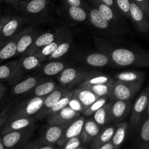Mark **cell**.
<instances>
[{"label": "cell", "mask_w": 149, "mask_h": 149, "mask_svg": "<svg viewBox=\"0 0 149 149\" xmlns=\"http://www.w3.org/2000/svg\"><path fill=\"white\" fill-rule=\"evenodd\" d=\"M58 87L59 86L57 85L56 83L52 80L46 79L32 90L31 91V94L33 97H46Z\"/></svg>", "instance_id": "31"}, {"label": "cell", "mask_w": 149, "mask_h": 149, "mask_svg": "<svg viewBox=\"0 0 149 149\" xmlns=\"http://www.w3.org/2000/svg\"><path fill=\"white\" fill-rule=\"evenodd\" d=\"M74 97L81 102L84 106V110L99 98L90 89L81 87H79L74 90Z\"/></svg>", "instance_id": "27"}, {"label": "cell", "mask_w": 149, "mask_h": 149, "mask_svg": "<svg viewBox=\"0 0 149 149\" xmlns=\"http://www.w3.org/2000/svg\"><path fill=\"white\" fill-rule=\"evenodd\" d=\"M112 79L110 78L109 77L106 75H102L101 74H97L95 75L92 76V77H89L86 80L83 81L79 84V87H88V86L92 85H96V84H104V83L108 82Z\"/></svg>", "instance_id": "39"}, {"label": "cell", "mask_w": 149, "mask_h": 149, "mask_svg": "<svg viewBox=\"0 0 149 149\" xmlns=\"http://www.w3.org/2000/svg\"><path fill=\"white\" fill-rule=\"evenodd\" d=\"M84 116H79L75 119L74 122H71L66 128L63 132L62 138L58 141V144L61 146H63L67 141L74 137L80 136L81 132H82L83 127H84V122H85Z\"/></svg>", "instance_id": "16"}, {"label": "cell", "mask_w": 149, "mask_h": 149, "mask_svg": "<svg viewBox=\"0 0 149 149\" xmlns=\"http://www.w3.org/2000/svg\"><path fill=\"white\" fill-rule=\"evenodd\" d=\"M65 68L66 63L58 60L48 61L46 63L42 64L39 68V71L45 77L59 75Z\"/></svg>", "instance_id": "25"}, {"label": "cell", "mask_w": 149, "mask_h": 149, "mask_svg": "<svg viewBox=\"0 0 149 149\" xmlns=\"http://www.w3.org/2000/svg\"><path fill=\"white\" fill-rule=\"evenodd\" d=\"M114 82L115 80L113 79H112L111 80H110L108 82L104 83V84H96V85L88 86V87H85L92 90L98 97H108L109 98V97H110L111 94L112 93V90H113Z\"/></svg>", "instance_id": "35"}, {"label": "cell", "mask_w": 149, "mask_h": 149, "mask_svg": "<svg viewBox=\"0 0 149 149\" xmlns=\"http://www.w3.org/2000/svg\"><path fill=\"white\" fill-rule=\"evenodd\" d=\"M108 99H109L108 97H99L97 100H96L94 103H92L89 107H87V109L83 111L82 114L86 116H92V115H93L97 111H98L100 108L103 107V106L107 103Z\"/></svg>", "instance_id": "40"}, {"label": "cell", "mask_w": 149, "mask_h": 149, "mask_svg": "<svg viewBox=\"0 0 149 149\" xmlns=\"http://www.w3.org/2000/svg\"><path fill=\"white\" fill-rule=\"evenodd\" d=\"M69 125H49L45 130L41 141L44 144L48 145L58 143L60 139L62 138L65 128Z\"/></svg>", "instance_id": "21"}, {"label": "cell", "mask_w": 149, "mask_h": 149, "mask_svg": "<svg viewBox=\"0 0 149 149\" xmlns=\"http://www.w3.org/2000/svg\"><path fill=\"white\" fill-rule=\"evenodd\" d=\"M97 149H116L115 148L114 146L113 145V143H111V141L107 143L104 144V145L101 146L100 147H99Z\"/></svg>", "instance_id": "48"}, {"label": "cell", "mask_w": 149, "mask_h": 149, "mask_svg": "<svg viewBox=\"0 0 149 149\" xmlns=\"http://www.w3.org/2000/svg\"><path fill=\"white\" fill-rule=\"evenodd\" d=\"M128 128V123L126 122H121L116 125L114 134L111 139V143L115 148H118L125 141L127 135V130Z\"/></svg>", "instance_id": "37"}, {"label": "cell", "mask_w": 149, "mask_h": 149, "mask_svg": "<svg viewBox=\"0 0 149 149\" xmlns=\"http://www.w3.org/2000/svg\"><path fill=\"white\" fill-rule=\"evenodd\" d=\"M31 133V127L22 130L12 131L1 135L5 149H12L24 141Z\"/></svg>", "instance_id": "14"}, {"label": "cell", "mask_w": 149, "mask_h": 149, "mask_svg": "<svg viewBox=\"0 0 149 149\" xmlns=\"http://www.w3.org/2000/svg\"><path fill=\"white\" fill-rule=\"evenodd\" d=\"M148 33H149V32H148ZM148 37H149V35H148Z\"/></svg>", "instance_id": "59"}, {"label": "cell", "mask_w": 149, "mask_h": 149, "mask_svg": "<svg viewBox=\"0 0 149 149\" xmlns=\"http://www.w3.org/2000/svg\"><path fill=\"white\" fill-rule=\"evenodd\" d=\"M45 97H33L21 101L11 109L7 119L19 117H33L42 109Z\"/></svg>", "instance_id": "2"}, {"label": "cell", "mask_w": 149, "mask_h": 149, "mask_svg": "<svg viewBox=\"0 0 149 149\" xmlns=\"http://www.w3.org/2000/svg\"><path fill=\"white\" fill-rule=\"evenodd\" d=\"M34 121L35 119L33 117H19L7 119L1 128V135L12 131L22 130L32 127Z\"/></svg>", "instance_id": "15"}, {"label": "cell", "mask_w": 149, "mask_h": 149, "mask_svg": "<svg viewBox=\"0 0 149 149\" xmlns=\"http://www.w3.org/2000/svg\"><path fill=\"white\" fill-rule=\"evenodd\" d=\"M143 82H125L115 81L109 99L113 100H131L141 90Z\"/></svg>", "instance_id": "4"}, {"label": "cell", "mask_w": 149, "mask_h": 149, "mask_svg": "<svg viewBox=\"0 0 149 149\" xmlns=\"http://www.w3.org/2000/svg\"><path fill=\"white\" fill-rule=\"evenodd\" d=\"M5 42H6V41H0V50H1V47L4 46V45L5 44Z\"/></svg>", "instance_id": "55"}, {"label": "cell", "mask_w": 149, "mask_h": 149, "mask_svg": "<svg viewBox=\"0 0 149 149\" xmlns=\"http://www.w3.org/2000/svg\"><path fill=\"white\" fill-rule=\"evenodd\" d=\"M70 89L68 88V87L59 86L53 92H52L48 95H47L45 97L42 109L38 112L37 114L34 116V119H42L43 118L46 117L48 111L59 101V100L63 96L66 94L67 92Z\"/></svg>", "instance_id": "8"}, {"label": "cell", "mask_w": 149, "mask_h": 149, "mask_svg": "<svg viewBox=\"0 0 149 149\" xmlns=\"http://www.w3.org/2000/svg\"><path fill=\"white\" fill-rule=\"evenodd\" d=\"M0 149H5L4 144H3L2 139H1V136L0 135Z\"/></svg>", "instance_id": "53"}, {"label": "cell", "mask_w": 149, "mask_h": 149, "mask_svg": "<svg viewBox=\"0 0 149 149\" xmlns=\"http://www.w3.org/2000/svg\"><path fill=\"white\" fill-rule=\"evenodd\" d=\"M135 1L149 17V0H132Z\"/></svg>", "instance_id": "45"}, {"label": "cell", "mask_w": 149, "mask_h": 149, "mask_svg": "<svg viewBox=\"0 0 149 149\" xmlns=\"http://www.w3.org/2000/svg\"><path fill=\"white\" fill-rule=\"evenodd\" d=\"M100 1H103V3H105V4H107V5L110 6V7H111V8H113V10H114V11L117 13L118 15H119V17H122V14H121V13H119V10H118L117 7H116V2H115V0H100Z\"/></svg>", "instance_id": "47"}, {"label": "cell", "mask_w": 149, "mask_h": 149, "mask_svg": "<svg viewBox=\"0 0 149 149\" xmlns=\"http://www.w3.org/2000/svg\"><path fill=\"white\" fill-rule=\"evenodd\" d=\"M18 60L0 65V81H10L23 75Z\"/></svg>", "instance_id": "17"}, {"label": "cell", "mask_w": 149, "mask_h": 149, "mask_svg": "<svg viewBox=\"0 0 149 149\" xmlns=\"http://www.w3.org/2000/svg\"><path fill=\"white\" fill-rule=\"evenodd\" d=\"M76 149H84V148H80V147H79V148H76Z\"/></svg>", "instance_id": "56"}, {"label": "cell", "mask_w": 149, "mask_h": 149, "mask_svg": "<svg viewBox=\"0 0 149 149\" xmlns=\"http://www.w3.org/2000/svg\"><path fill=\"white\" fill-rule=\"evenodd\" d=\"M73 43V35L71 32H68L64 39L61 41L60 45H58L56 50L47 59L46 61H52V60H58L65 55L71 48Z\"/></svg>", "instance_id": "28"}, {"label": "cell", "mask_w": 149, "mask_h": 149, "mask_svg": "<svg viewBox=\"0 0 149 149\" xmlns=\"http://www.w3.org/2000/svg\"><path fill=\"white\" fill-rule=\"evenodd\" d=\"M49 0H23L19 6L22 12L27 15H35L43 13L48 7Z\"/></svg>", "instance_id": "18"}, {"label": "cell", "mask_w": 149, "mask_h": 149, "mask_svg": "<svg viewBox=\"0 0 149 149\" xmlns=\"http://www.w3.org/2000/svg\"><path fill=\"white\" fill-rule=\"evenodd\" d=\"M99 74L97 71H87L72 67H67L58 75V81L61 86L71 89L73 86L80 84L89 77Z\"/></svg>", "instance_id": "3"}, {"label": "cell", "mask_w": 149, "mask_h": 149, "mask_svg": "<svg viewBox=\"0 0 149 149\" xmlns=\"http://www.w3.org/2000/svg\"><path fill=\"white\" fill-rule=\"evenodd\" d=\"M81 141L80 136L74 137L68 140L66 143L63 145L62 149H76L79 148L81 144Z\"/></svg>", "instance_id": "42"}, {"label": "cell", "mask_w": 149, "mask_h": 149, "mask_svg": "<svg viewBox=\"0 0 149 149\" xmlns=\"http://www.w3.org/2000/svg\"><path fill=\"white\" fill-rule=\"evenodd\" d=\"M3 85V84H1V82H0V87H1V86H2Z\"/></svg>", "instance_id": "57"}, {"label": "cell", "mask_w": 149, "mask_h": 149, "mask_svg": "<svg viewBox=\"0 0 149 149\" xmlns=\"http://www.w3.org/2000/svg\"><path fill=\"white\" fill-rule=\"evenodd\" d=\"M4 1L9 4H13V5H19L21 0H4Z\"/></svg>", "instance_id": "51"}, {"label": "cell", "mask_w": 149, "mask_h": 149, "mask_svg": "<svg viewBox=\"0 0 149 149\" xmlns=\"http://www.w3.org/2000/svg\"><path fill=\"white\" fill-rule=\"evenodd\" d=\"M21 1H23V0H21Z\"/></svg>", "instance_id": "60"}, {"label": "cell", "mask_w": 149, "mask_h": 149, "mask_svg": "<svg viewBox=\"0 0 149 149\" xmlns=\"http://www.w3.org/2000/svg\"><path fill=\"white\" fill-rule=\"evenodd\" d=\"M80 116L81 113L76 111L68 106L57 113L49 115L47 122L49 125H69Z\"/></svg>", "instance_id": "10"}, {"label": "cell", "mask_w": 149, "mask_h": 149, "mask_svg": "<svg viewBox=\"0 0 149 149\" xmlns=\"http://www.w3.org/2000/svg\"><path fill=\"white\" fill-rule=\"evenodd\" d=\"M37 149H55L53 146H52V145H48V144H45L44 146H42L39 148Z\"/></svg>", "instance_id": "52"}, {"label": "cell", "mask_w": 149, "mask_h": 149, "mask_svg": "<svg viewBox=\"0 0 149 149\" xmlns=\"http://www.w3.org/2000/svg\"><path fill=\"white\" fill-rule=\"evenodd\" d=\"M149 97V86L146 87L142 93L139 95L138 98L132 107L130 115V127L133 129H137L141 125L143 119L146 112L148 107Z\"/></svg>", "instance_id": "5"}, {"label": "cell", "mask_w": 149, "mask_h": 149, "mask_svg": "<svg viewBox=\"0 0 149 149\" xmlns=\"http://www.w3.org/2000/svg\"><path fill=\"white\" fill-rule=\"evenodd\" d=\"M100 51L106 52L116 66L148 68L149 51L136 50L122 47L111 46L106 43H98Z\"/></svg>", "instance_id": "1"}, {"label": "cell", "mask_w": 149, "mask_h": 149, "mask_svg": "<svg viewBox=\"0 0 149 149\" xmlns=\"http://www.w3.org/2000/svg\"><path fill=\"white\" fill-rule=\"evenodd\" d=\"M132 107L130 100H113L111 102V113L112 122L122 121L129 113Z\"/></svg>", "instance_id": "19"}, {"label": "cell", "mask_w": 149, "mask_h": 149, "mask_svg": "<svg viewBox=\"0 0 149 149\" xmlns=\"http://www.w3.org/2000/svg\"><path fill=\"white\" fill-rule=\"evenodd\" d=\"M73 96H74V90L70 89V90L67 92L66 94H65V95L63 96V97L60 99L59 101H58V103H57L49 111H48L47 114V117L49 115L57 113L58 111L62 110L63 109H64V108H65L66 106H68V104H69L70 100L72 98Z\"/></svg>", "instance_id": "38"}, {"label": "cell", "mask_w": 149, "mask_h": 149, "mask_svg": "<svg viewBox=\"0 0 149 149\" xmlns=\"http://www.w3.org/2000/svg\"><path fill=\"white\" fill-rule=\"evenodd\" d=\"M10 111H11V109L10 106H7L1 111H0V130L1 128H2L5 122H7V119L10 116Z\"/></svg>", "instance_id": "44"}, {"label": "cell", "mask_w": 149, "mask_h": 149, "mask_svg": "<svg viewBox=\"0 0 149 149\" xmlns=\"http://www.w3.org/2000/svg\"><path fill=\"white\" fill-rule=\"evenodd\" d=\"M10 17H0V33H1V30H2L3 27H4V24L7 23V20L10 19Z\"/></svg>", "instance_id": "49"}, {"label": "cell", "mask_w": 149, "mask_h": 149, "mask_svg": "<svg viewBox=\"0 0 149 149\" xmlns=\"http://www.w3.org/2000/svg\"><path fill=\"white\" fill-rule=\"evenodd\" d=\"M39 34V31L34 28L28 27L23 29L17 41V56L24 55L33 45Z\"/></svg>", "instance_id": "11"}, {"label": "cell", "mask_w": 149, "mask_h": 149, "mask_svg": "<svg viewBox=\"0 0 149 149\" xmlns=\"http://www.w3.org/2000/svg\"><path fill=\"white\" fill-rule=\"evenodd\" d=\"M145 77L146 74L143 71H126L116 74L113 79L125 82H143Z\"/></svg>", "instance_id": "29"}, {"label": "cell", "mask_w": 149, "mask_h": 149, "mask_svg": "<svg viewBox=\"0 0 149 149\" xmlns=\"http://www.w3.org/2000/svg\"><path fill=\"white\" fill-rule=\"evenodd\" d=\"M1 1H2V0H0V2H1Z\"/></svg>", "instance_id": "58"}, {"label": "cell", "mask_w": 149, "mask_h": 149, "mask_svg": "<svg viewBox=\"0 0 149 149\" xmlns=\"http://www.w3.org/2000/svg\"><path fill=\"white\" fill-rule=\"evenodd\" d=\"M6 92H7V88L4 87V85H2L1 87H0V100H1V99H2V97L4 96Z\"/></svg>", "instance_id": "50"}, {"label": "cell", "mask_w": 149, "mask_h": 149, "mask_svg": "<svg viewBox=\"0 0 149 149\" xmlns=\"http://www.w3.org/2000/svg\"><path fill=\"white\" fill-rule=\"evenodd\" d=\"M78 60L80 62H82L83 63L94 68L116 66L111 59L110 56L103 51L82 54L78 57Z\"/></svg>", "instance_id": "6"}, {"label": "cell", "mask_w": 149, "mask_h": 149, "mask_svg": "<svg viewBox=\"0 0 149 149\" xmlns=\"http://www.w3.org/2000/svg\"><path fill=\"white\" fill-rule=\"evenodd\" d=\"M66 29H65V28L63 27L58 28V29L57 28V29H53V30H50L45 32V33H39L37 36V37L36 38V39H35L33 45L31 46V47L28 49L27 52L23 55H33V54H35L38 50H39L42 47H44L46 45H49L51 42H53L61 33L65 31ZM23 55H22V56H23Z\"/></svg>", "instance_id": "7"}, {"label": "cell", "mask_w": 149, "mask_h": 149, "mask_svg": "<svg viewBox=\"0 0 149 149\" xmlns=\"http://www.w3.org/2000/svg\"><path fill=\"white\" fill-rule=\"evenodd\" d=\"M145 116H149V97H148V107H147V110L146 112V114Z\"/></svg>", "instance_id": "54"}, {"label": "cell", "mask_w": 149, "mask_h": 149, "mask_svg": "<svg viewBox=\"0 0 149 149\" xmlns=\"http://www.w3.org/2000/svg\"><path fill=\"white\" fill-rule=\"evenodd\" d=\"M100 132V126L97 125L94 119L85 120L80 138L82 143H87L93 141Z\"/></svg>", "instance_id": "24"}, {"label": "cell", "mask_w": 149, "mask_h": 149, "mask_svg": "<svg viewBox=\"0 0 149 149\" xmlns=\"http://www.w3.org/2000/svg\"><path fill=\"white\" fill-rule=\"evenodd\" d=\"M47 79L42 76H32L24 79L15 84L12 88V93L15 95H22L29 93L39 84Z\"/></svg>", "instance_id": "12"}, {"label": "cell", "mask_w": 149, "mask_h": 149, "mask_svg": "<svg viewBox=\"0 0 149 149\" xmlns=\"http://www.w3.org/2000/svg\"><path fill=\"white\" fill-rule=\"evenodd\" d=\"M130 20L138 31L143 33L149 32V17L145 12L132 0L130 2Z\"/></svg>", "instance_id": "9"}, {"label": "cell", "mask_w": 149, "mask_h": 149, "mask_svg": "<svg viewBox=\"0 0 149 149\" xmlns=\"http://www.w3.org/2000/svg\"><path fill=\"white\" fill-rule=\"evenodd\" d=\"M70 31L68 29H66L65 31H64L63 33H61L59 36H58L57 39H55L53 42H51L49 45H46L45 47H42V49H40L39 50H38L36 52V55L37 56H39V58L43 59L44 61H46L47 59L56 50V49L58 48V45H60V43L61 42V41L64 39V37L65 36V35L69 32Z\"/></svg>", "instance_id": "30"}, {"label": "cell", "mask_w": 149, "mask_h": 149, "mask_svg": "<svg viewBox=\"0 0 149 149\" xmlns=\"http://www.w3.org/2000/svg\"><path fill=\"white\" fill-rule=\"evenodd\" d=\"M88 13L89 21L95 28L101 31H115L113 25L108 21L95 7L93 6L89 8Z\"/></svg>", "instance_id": "20"}, {"label": "cell", "mask_w": 149, "mask_h": 149, "mask_svg": "<svg viewBox=\"0 0 149 149\" xmlns=\"http://www.w3.org/2000/svg\"><path fill=\"white\" fill-rule=\"evenodd\" d=\"M93 119L100 126H103L112 122L111 113V102L106 103L103 107L97 111L93 114Z\"/></svg>", "instance_id": "34"}, {"label": "cell", "mask_w": 149, "mask_h": 149, "mask_svg": "<svg viewBox=\"0 0 149 149\" xmlns=\"http://www.w3.org/2000/svg\"><path fill=\"white\" fill-rule=\"evenodd\" d=\"M116 128L113 126H109L100 132L95 138L93 141L90 149H97L101 146L111 141Z\"/></svg>", "instance_id": "32"}, {"label": "cell", "mask_w": 149, "mask_h": 149, "mask_svg": "<svg viewBox=\"0 0 149 149\" xmlns=\"http://www.w3.org/2000/svg\"><path fill=\"white\" fill-rule=\"evenodd\" d=\"M88 1L93 4V7H95L100 12V14L108 21L112 23L113 26L120 24V19L122 17H119L117 13L110 6L106 4L103 1H100V0H88Z\"/></svg>", "instance_id": "22"}, {"label": "cell", "mask_w": 149, "mask_h": 149, "mask_svg": "<svg viewBox=\"0 0 149 149\" xmlns=\"http://www.w3.org/2000/svg\"><path fill=\"white\" fill-rule=\"evenodd\" d=\"M140 149L149 148V116H144L139 126Z\"/></svg>", "instance_id": "36"}, {"label": "cell", "mask_w": 149, "mask_h": 149, "mask_svg": "<svg viewBox=\"0 0 149 149\" xmlns=\"http://www.w3.org/2000/svg\"><path fill=\"white\" fill-rule=\"evenodd\" d=\"M25 21L26 20L23 17L16 16L10 17L0 33V41H7L17 34L21 31L20 28L24 24Z\"/></svg>", "instance_id": "13"}, {"label": "cell", "mask_w": 149, "mask_h": 149, "mask_svg": "<svg viewBox=\"0 0 149 149\" xmlns=\"http://www.w3.org/2000/svg\"><path fill=\"white\" fill-rule=\"evenodd\" d=\"M66 13L68 17L74 21L82 23L89 20L88 10L84 7L66 5Z\"/></svg>", "instance_id": "33"}, {"label": "cell", "mask_w": 149, "mask_h": 149, "mask_svg": "<svg viewBox=\"0 0 149 149\" xmlns=\"http://www.w3.org/2000/svg\"><path fill=\"white\" fill-rule=\"evenodd\" d=\"M68 106L72 109H74V111H76L79 112L81 113H82L83 111H84V108L83 105L81 103V102L78 99L74 97V96H73V97L70 100Z\"/></svg>", "instance_id": "43"}, {"label": "cell", "mask_w": 149, "mask_h": 149, "mask_svg": "<svg viewBox=\"0 0 149 149\" xmlns=\"http://www.w3.org/2000/svg\"><path fill=\"white\" fill-rule=\"evenodd\" d=\"M65 5L77 6V7H84V0H63Z\"/></svg>", "instance_id": "46"}, {"label": "cell", "mask_w": 149, "mask_h": 149, "mask_svg": "<svg viewBox=\"0 0 149 149\" xmlns=\"http://www.w3.org/2000/svg\"><path fill=\"white\" fill-rule=\"evenodd\" d=\"M18 62L20 69L23 74H25L39 68L42 65V63L45 62V61L37 56L36 54H33V55H23L18 60Z\"/></svg>", "instance_id": "26"}, {"label": "cell", "mask_w": 149, "mask_h": 149, "mask_svg": "<svg viewBox=\"0 0 149 149\" xmlns=\"http://www.w3.org/2000/svg\"><path fill=\"white\" fill-rule=\"evenodd\" d=\"M116 7L119 13L127 18L130 19V2L131 0H115Z\"/></svg>", "instance_id": "41"}, {"label": "cell", "mask_w": 149, "mask_h": 149, "mask_svg": "<svg viewBox=\"0 0 149 149\" xmlns=\"http://www.w3.org/2000/svg\"><path fill=\"white\" fill-rule=\"evenodd\" d=\"M21 31L22 30L11 39L6 41L5 44L0 50V63L4 62L15 56H17V41L20 37Z\"/></svg>", "instance_id": "23"}]
</instances>
